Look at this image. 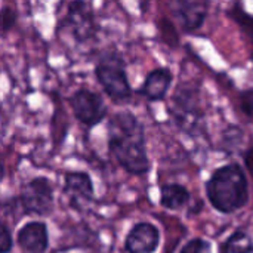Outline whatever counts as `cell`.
Masks as SVG:
<instances>
[{
  "label": "cell",
  "instance_id": "obj_1",
  "mask_svg": "<svg viewBox=\"0 0 253 253\" xmlns=\"http://www.w3.org/2000/svg\"><path fill=\"white\" fill-rule=\"evenodd\" d=\"M108 150L130 175H144L150 169L144 125L130 111H119L107 126Z\"/></svg>",
  "mask_w": 253,
  "mask_h": 253
},
{
  "label": "cell",
  "instance_id": "obj_2",
  "mask_svg": "<svg viewBox=\"0 0 253 253\" xmlns=\"http://www.w3.org/2000/svg\"><path fill=\"white\" fill-rule=\"evenodd\" d=\"M206 194L221 213H234L245 208L249 202V185L243 168L230 163L218 168L206 184Z\"/></svg>",
  "mask_w": 253,
  "mask_h": 253
},
{
  "label": "cell",
  "instance_id": "obj_3",
  "mask_svg": "<svg viewBox=\"0 0 253 253\" xmlns=\"http://www.w3.org/2000/svg\"><path fill=\"white\" fill-rule=\"evenodd\" d=\"M95 76L105 93L116 104H126L130 101L132 87L127 80L125 59L119 52H104L95 65Z\"/></svg>",
  "mask_w": 253,
  "mask_h": 253
},
{
  "label": "cell",
  "instance_id": "obj_4",
  "mask_svg": "<svg viewBox=\"0 0 253 253\" xmlns=\"http://www.w3.org/2000/svg\"><path fill=\"white\" fill-rule=\"evenodd\" d=\"M172 116L176 125L187 133L194 135L202 127L203 110L197 87L184 83L176 87L172 96Z\"/></svg>",
  "mask_w": 253,
  "mask_h": 253
},
{
  "label": "cell",
  "instance_id": "obj_5",
  "mask_svg": "<svg viewBox=\"0 0 253 253\" xmlns=\"http://www.w3.org/2000/svg\"><path fill=\"white\" fill-rule=\"evenodd\" d=\"M19 205L24 215H50L53 211V188L49 179L44 176H37L28 181L22 187Z\"/></svg>",
  "mask_w": 253,
  "mask_h": 253
},
{
  "label": "cell",
  "instance_id": "obj_6",
  "mask_svg": "<svg viewBox=\"0 0 253 253\" xmlns=\"http://www.w3.org/2000/svg\"><path fill=\"white\" fill-rule=\"evenodd\" d=\"M74 117L84 126H95L101 123L107 116V107L99 93L82 87L77 89L70 98Z\"/></svg>",
  "mask_w": 253,
  "mask_h": 253
},
{
  "label": "cell",
  "instance_id": "obj_7",
  "mask_svg": "<svg viewBox=\"0 0 253 253\" xmlns=\"http://www.w3.org/2000/svg\"><path fill=\"white\" fill-rule=\"evenodd\" d=\"M62 24L70 28L71 34L79 42H84L95 34L93 15L84 1H71Z\"/></svg>",
  "mask_w": 253,
  "mask_h": 253
},
{
  "label": "cell",
  "instance_id": "obj_8",
  "mask_svg": "<svg viewBox=\"0 0 253 253\" xmlns=\"http://www.w3.org/2000/svg\"><path fill=\"white\" fill-rule=\"evenodd\" d=\"M170 7L181 28L187 33H191L199 30L205 24L209 3L194 0H176L170 3Z\"/></svg>",
  "mask_w": 253,
  "mask_h": 253
},
{
  "label": "cell",
  "instance_id": "obj_9",
  "mask_svg": "<svg viewBox=\"0 0 253 253\" xmlns=\"http://www.w3.org/2000/svg\"><path fill=\"white\" fill-rule=\"evenodd\" d=\"M160 243V233L151 222H138L129 231L125 248L127 253H154Z\"/></svg>",
  "mask_w": 253,
  "mask_h": 253
},
{
  "label": "cell",
  "instance_id": "obj_10",
  "mask_svg": "<svg viewBox=\"0 0 253 253\" xmlns=\"http://www.w3.org/2000/svg\"><path fill=\"white\" fill-rule=\"evenodd\" d=\"M18 245L28 253H44L49 246L46 224L39 221L27 222L18 231Z\"/></svg>",
  "mask_w": 253,
  "mask_h": 253
},
{
  "label": "cell",
  "instance_id": "obj_11",
  "mask_svg": "<svg viewBox=\"0 0 253 253\" xmlns=\"http://www.w3.org/2000/svg\"><path fill=\"white\" fill-rule=\"evenodd\" d=\"M64 191L70 197L71 205L89 203L93 199V184L86 172H68L64 179Z\"/></svg>",
  "mask_w": 253,
  "mask_h": 253
},
{
  "label": "cell",
  "instance_id": "obj_12",
  "mask_svg": "<svg viewBox=\"0 0 253 253\" xmlns=\"http://www.w3.org/2000/svg\"><path fill=\"white\" fill-rule=\"evenodd\" d=\"M172 80L173 76L169 68H156L147 74L142 86L138 89V93L147 98L148 101H160L166 96Z\"/></svg>",
  "mask_w": 253,
  "mask_h": 253
},
{
  "label": "cell",
  "instance_id": "obj_13",
  "mask_svg": "<svg viewBox=\"0 0 253 253\" xmlns=\"http://www.w3.org/2000/svg\"><path fill=\"white\" fill-rule=\"evenodd\" d=\"M190 191L179 184H166L162 187L160 203L169 211H178L190 202Z\"/></svg>",
  "mask_w": 253,
  "mask_h": 253
},
{
  "label": "cell",
  "instance_id": "obj_14",
  "mask_svg": "<svg viewBox=\"0 0 253 253\" xmlns=\"http://www.w3.org/2000/svg\"><path fill=\"white\" fill-rule=\"evenodd\" d=\"M227 15L239 25V28L242 30L243 36L249 42V44H251V58H252L253 61V15L248 13L245 10L242 3H234L227 10Z\"/></svg>",
  "mask_w": 253,
  "mask_h": 253
},
{
  "label": "cell",
  "instance_id": "obj_15",
  "mask_svg": "<svg viewBox=\"0 0 253 253\" xmlns=\"http://www.w3.org/2000/svg\"><path fill=\"white\" fill-rule=\"evenodd\" d=\"M253 242L249 233L243 228L236 230L222 245L219 253H252Z\"/></svg>",
  "mask_w": 253,
  "mask_h": 253
},
{
  "label": "cell",
  "instance_id": "obj_16",
  "mask_svg": "<svg viewBox=\"0 0 253 253\" xmlns=\"http://www.w3.org/2000/svg\"><path fill=\"white\" fill-rule=\"evenodd\" d=\"M181 253H212V249H211V245L206 240L197 237V239L190 240L181 249Z\"/></svg>",
  "mask_w": 253,
  "mask_h": 253
},
{
  "label": "cell",
  "instance_id": "obj_17",
  "mask_svg": "<svg viewBox=\"0 0 253 253\" xmlns=\"http://www.w3.org/2000/svg\"><path fill=\"white\" fill-rule=\"evenodd\" d=\"M239 107L243 111V114L249 119L253 117V89L243 90L239 95Z\"/></svg>",
  "mask_w": 253,
  "mask_h": 253
},
{
  "label": "cell",
  "instance_id": "obj_18",
  "mask_svg": "<svg viewBox=\"0 0 253 253\" xmlns=\"http://www.w3.org/2000/svg\"><path fill=\"white\" fill-rule=\"evenodd\" d=\"M15 22H16V10L9 6H4L1 9V34L6 36L7 31L15 25Z\"/></svg>",
  "mask_w": 253,
  "mask_h": 253
},
{
  "label": "cell",
  "instance_id": "obj_19",
  "mask_svg": "<svg viewBox=\"0 0 253 253\" xmlns=\"http://www.w3.org/2000/svg\"><path fill=\"white\" fill-rule=\"evenodd\" d=\"M12 236L6 224H1L0 227V253H9L12 251Z\"/></svg>",
  "mask_w": 253,
  "mask_h": 253
},
{
  "label": "cell",
  "instance_id": "obj_20",
  "mask_svg": "<svg viewBox=\"0 0 253 253\" xmlns=\"http://www.w3.org/2000/svg\"><path fill=\"white\" fill-rule=\"evenodd\" d=\"M245 163H246V166H248V169H249V172H251V175H252L253 178V147L246 151V154H245Z\"/></svg>",
  "mask_w": 253,
  "mask_h": 253
}]
</instances>
